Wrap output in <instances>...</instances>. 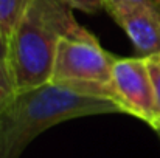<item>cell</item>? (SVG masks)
Wrapping results in <instances>:
<instances>
[{"instance_id":"obj_6","label":"cell","mask_w":160,"mask_h":158,"mask_svg":"<svg viewBox=\"0 0 160 158\" xmlns=\"http://www.w3.org/2000/svg\"><path fill=\"white\" fill-rule=\"evenodd\" d=\"M30 3L31 0H0V26L8 39L11 37Z\"/></svg>"},{"instance_id":"obj_3","label":"cell","mask_w":160,"mask_h":158,"mask_svg":"<svg viewBox=\"0 0 160 158\" xmlns=\"http://www.w3.org/2000/svg\"><path fill=\"white\" fill-rule=\"evenodd\" d=\"M115 56L107 53L97 37H62L58 44L52 82H110Z\"/></svg>"},{"instance_id":"obj_7","label":"cell","mask_w":160,"mask_h":158,"mask_svg":"<svg viewBox=\"0 0 160 158\" xmlns=\"http://www.w3.org/2000/svg\"><path fill=\"white\" fill-rule=\"evenodd\" d=\"M16 96H17V92L14 89L9 70L5 67H0V116L12 104Z\"/></svg>"},{"instance_id":"obj_4","label":"cell","mask_w":160,"mask_h":158,"mask_svg":"<svg viewBox=\"0 0 160 158\" xmlns=\"http://www.w3.org/2000/svg\"><path fill=\"white\" fill-rule=\"evenodd\" d=\"M110 85L121 113H129L160 130L159 108L145 57H115Z\"/></svg>"},{"instance_id":"obj_10","label":"cell","mask_w":160,"mask_h":158,"mask_svg":"<svg viewBox=\"0 0 160 158\" xmlns=\"http://www.w3.org/2000/svg\"><path fill=\"white\" fill-rule=\"evenodd\" d=\"M73 9H79L86 14H97L104 8V0H65Z\"/></svg>"},{"instance_id":"obj_12","label":"cell","mask_w":160,"mask_h":158,"mask_svg":"<svg viewBox=\"0 0 160 158\" xmlns=\"http://www.w3.org/2000/svg\"><path fill=\"white\" fill-rule=\"evenodd\" d=\"M157 132H159V133H160V130H157Z\"/></svg>"},{"instance_id":"obj_9","label":"cell","mask_w":160,"mask_h":158,"mask_svg":"<svg viewBox=\"0 0 160 158\" xmlns=\"http://www.w3.org/2000/svg\"><path fill=\"white\" fill-rule=\"evenodd\" d=\"M120 6H151L160 11V0H104L106 11Z\"/></svg>"},{"instance_id":"obj_11","label":"cell","mask_w":160,"mask_h":158,"mask_svg":"<svg viewBox=\"0 0 160 158\" xmlns=\"http://www.w3.org/2000/svg\"><path fill=\"white\" fill-rule=\"evenodd\" d=\"M8 56H9V39L0 26V67H5V68L9 70Z\"/></svg>"},{"instance_id":"obj_1","label":"cell","mask_w":160,"mask_h":158,"mask_svg":"<svg viewBox=\"0 0 160 158\" xmlns=\"http://www.w3.org/2000/svg\"><path fill=\"white\" fill-rule=\"evenodd\" d=\"M89 33L65 0H31L9 37L8 67L16 92L52 82L59 41Z\"/></svg>"},{"instance_id":"obj_5","label":"cell","mask_w":160,"mask_h":158,"mask_svg":"<svg viewBox=\"0 0 160 158\" xmlns=\"http://www.w3.org/2000/svg\"><path fill=\"white\" fill-rule=\"evenodd\" d=\"M123 28L138 57L160 54V11L151 6H120L107 11Z\"/></svg>"},{"instance_id":"obj_8","label":"cell","mask_w":160,"mask_h":158,"mask_svg":"<svg viewBox=\"0 0 160 158\" xmlns=\"http://www.w3.org/2000/svg\"><path fill=\"white\" fill-rule=\"evenodd\" d=\"M146 65H148L149 76H151V81H152L156 103H157V108H159L160 115V54L146 57Z\"/></svg>"},{"instance_id":"obj_2","label":"cell","mask_w":160,"mask_h":158,"mask_svg":"<svg viewBox=\"0 0 160 158\" xmlns=\"http://www.w3.org/2000/svg\"><path fill=\"white\" fill-rule=\"evenodd\" d=\"M101 113L121 110L109 99L79 93L58 82L17 93L0 116V158H20L39 133L62 121Z\"/></svg>"}]
</instances>
